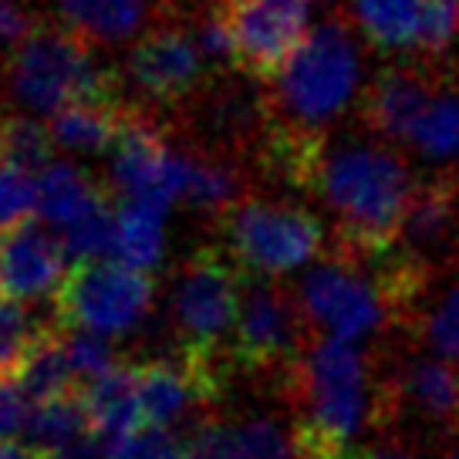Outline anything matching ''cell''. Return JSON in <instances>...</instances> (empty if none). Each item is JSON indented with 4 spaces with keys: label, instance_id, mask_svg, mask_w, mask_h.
Here are the masks:
<instances>
[{
    "label": "cell",
    "instance_id": "1",
    "mask_svg": "<svg viewBox=\"0 0 459 459\" xmlns=\"http://www.w3.org/2000/svg\"><path fill=\"white\" fill-rule=\"evenodd\" d=\"M307 459H355L385 436L378 348L317 338L277 385Z\"/></svg>",
    "mask_w": 459,
    "mask_h": 459
},
{
    "label": "cell",
    "instance_id": "2",
    "mask_svg": "<svg viewBox=\"0 0 459 459\" xmlns=\"http://www.w3.org/2000/svg\"><path fill=\"white\" fill-rule=\"evenodd\" d=\"M419 179L385 143L328 145L317 169L315 196L334 213L331 254L348 260L385 257L399 247L402 220Z\"/></svg>",
    "mask_w": 459,
    "mask_h": 459
},
{
    "label": "cell",
    "instance_id": "3",
    "mask_svg": "<svg viewBox=\"0 0 459 459\" xmlns=\"http://www.w3.org/2000/svg\"><path fill=\"white\" fill-rule=\"evenodd\" d=\"M361 82V44L348 11H331L317 24L301 51L271 82V126L273 129L325 139L334 118L351 105Z\"/></svg>",
    "mask_w": 459,
    "mask_h": 459
},
{
    "label": "cell",
    "instance_id": "4",
    "mask_svg": "<svg viewBox=\"0 0 459 459\" xmlns=\"http://www.w3.org/2000/svg\"><path fill=\"white\" fill-rule=\"evenodd\" d=\"M298 301L317 338L382 348L402 331V311L375 260L325 257L304 273Z\"/></svg>",
    "mask_w": 459,
    "mask_h": 459
},
{
    "label": "cell",
    "instance_id": "5",
    "mask_svg": "<svg viewBox=\"0 0 459 459\" xmlns=\"http://www.w3.org/2000/svg\"><path fill=\"white\" fill-rule=\"evenodd\" d=\"M385 436L405 439L422 453H443L459 439V365L422 355L405 342L378 348Z\"/></svg>",
    "mask_w": 459,
    "mask_h": 459
},
{
    "label": "cell",
    "instance_id": "6",
    "mask_svg": "<svg viewBox=\"0 0 459 459\" xmlns=\"http://www.w3.org/2000/svg\"><path fill=\"white\" fill-rule=\"evenodd\" d=\"M7 82L14 99L38 115H51L74 105L122 108V88L95 48L78 41L65 28H38L30 41L11 57Z\"/></svg>",
    "mask_w": 459,
    "mask_h": 459
},
{
    "label": "cell",
    "instance_id": "7",
    "mask_svg": "<svg viewBox=\"0 0 459 459\" xmlns=\"http://www.w3.org/2000/svg\"><path fill=\"white\" fill-rule=\"evenodd\" d=\"M311 342L315 331L304 317L298 294H290L277 277L247 273L240 317L230 348L233 368L250 378H267L277 392V385L304 359Z\"/></svg>",
    "mask_w": 459,
    "mask_h": 459
},
{
    "label": "cell",
    "instance_id": "8",
    "mask_svg": "<svg viewBox=\"0 0 459 459\" xmlns=\"http://www.w3.org/2000/svg\"><path fill=\"white\" fill-rule=\"evenodd\" d=\"M223 250L254 277H281L325 250V227L294 203L244 200L220 216Z\"/></svg>",
    "mask_w": 459,
    "mask_h": 459
},
{
    "label": "cell",
    "instance_id": "9",
    "mask_svg": "<svg viewBox=\"0 0 459 459\" xmlns=\"http://www.w3.org/2000/svg\"><path fill=\"white\" fill-rule=\"evenodd\" d=\"M152 273L132 271L118 260L78 264L55 294V325L91 331L101 338H122L143 325L152 311Z\"/></svg>",
    "mask_w": 459,
    "mask_h": 459
},
{
    "label": "cell",
    "instance_id": "10",
    "mask_svg": "<svg viewBox=\"0 0 459 459\" xmlns=\"http://www.w3.org/2000/svg\"><path fill=\"white\" fill-rule=\"evenodd\" d=\"M315 0H220L237 48V72L250 82H277L307 41Z\"/></svg>",
    "mask_w": 459,
    "mask_h": 459
},
{
    "label": "cell",
    "instance_id": "11",
    "mask_svg": "<svg viewBox=\"0 0 459 459\" xmlns=\"http://www.w3.org/2000/svg\"><path fill=\"white\" fill-rule=\"evenodd\" d=\"M449 72L429 61H392L382 65L359 99V122L378 143H405L443 91Z\"/></svg>",
    "mask_w": 459,
    "mask_h": 459
},
{
    "label": "cell",
    "instance_id": "12",
    "mask_svg": "<svg viewBox=\"0 0 459 459\" xmlns=\"http://www.w3.org/2000/svg\"><path fill=\"white\" fill-rule=\"evenodd\" d=\"M126 78L149 105L176 108L203 88L206 61L189 30L162 24V28L145 30L129 48Z\"/></svg>",
    "mask_w": 459,
    "mask_h": 459
},
{
    "label": "cell",
    "instance_id": "13",
    "mask_svg": "<svg viewBox=\"0 0 459 459\" xmlns=\"http://www.w3.org/2000/svg\"><path fill=\"white\" fill-rule=\"evenodd\" d=\"M68 271L61 237L38 216L0 237V294L7 301L21 304L57 294Z\"/></svg>",
    "mask_w": 459,
    "mask_h": 459
},
{
    "label": "cell",
    "instance_id": "14",
    "mask_svg": "<svg viewBox=\"0 0 459 459\" xmlns=\"http://www.w3.org/2000/svg\"><path fill=\"white\" fill-rule=\"evenodd\" d=\"M399 342L419 348L422 355L459 365V267L432 277L429 290L419 298L399 331Z\"/></svg>",
    "mask_w": 459,
    "mask_h": 459
},
{
    "label": "cell",
    "instance_id": "15",
    "mask_svg": "<svg viewBox=\"0 0 459 459\" xmlns=\"http://www.w3.org/2000/svg\"><path fill=\"white\" fill-rule=\"evenodd\" d=\"M152 14L156 0H57L61 28L91 48L139 41Z\"/></svg>",
    "mask_w": 459,
    "mask_h": 459
},
{
    "label": "cell",
    "instance_id": "16",
    "mask_svg": "<svg viewBox=\"0 0 459 459\" xmlns=\"http://www.w3.org/2000/svg\"><path fill=\"white\" fill-rule=\"evenodd\" d=\"M11 378L24 392L30 409L82 392L72 365H68V355H65V342H61V328L57 325H44L38 331V338H34V344L28 348V355H24V361L17 365V372Z\"/></svg>",
    "mask_w": 459,
    "mask_h": 459
},
{
    "label": "cell",
    "instance_id": "17",
    "mask_svg": "<svg viewBox=\"0 0 459 459\" xmlns=\"http://www.w3.org/2000/svg\"><path fill=\"white\" fill-rule=\"evenodd\" d=\"M426 0H351V21L378 51H419Z\"/></svg>",
    "mask_w": 459,
    "mask_h": 459
},
{
    "label": "cell",
    "instance_id": "18",
    "mask_svg": "<svg viewBox=\"0 0 459 459\" xmlns=\"http://www.w3.org/2000/svg\"><path fill=\"white\" fill-rule=\"evenodd\" d=\"M105 189L95 186V179L82 166L55 162L51 169L38 176V220L48 227L65 230L99 200Z\"/></svg>",
    "mask_w": 459,
    "mask_h": 459
},
{
    "label": "cell",
    "instance_id": "19",
    "mask_svg": "<svg viewBox=\"0 0 459 459\" xmlns=\"http://www.w3.org/2000/svg\"><path fill=\"white\" fill-rule=\"evenodd\" d=\"M68 267L78 264H95V260H115L118 247V203H112L108 193L88 206L85 213L65 230H57Z\"/></svg>",
    "mask_w": 459,
    "mask_h": 459
},
{
    "label": "cell",
    "instance_id": "20",
    "mask_svg": "<svg viewBox=\"0 0 459 459\" xmlns=\"http://www.w3.org/2000/svg\"><path fill=\"white\" fill-rule=\"evenodd\" d=\"M91 429H95V422L88 416V405L82 399V392H78V395H68V399H57L30 409L24 436H28L30 449H38L48 459H55L61 449L78 443Z\"/></svg>",
    "mask_w": 459,
    "mask_h": 459
},
{
    "label": "cell",
    "instance_id": "21",
    "mask_svg": "<svg viewBox=\"0 0 459 459\" xmlns=\"http://www.w3.org/2000/svg\"><path fill=\"white\" fill-rule=\"evenodd\" d=\"M166 213L135 200H118V247L115 260L132 271L149 273L162 260L166 247V230H162Z\"/></svg>",
    "mask_w": 459,
    "mask_h": 459
},
{
    "label": "cell",
    "instance_id": "22",
    "mask_svg": "<svg viewBox=\"0 0 459 459\" xmlns=\"http://www.w3.org/2000/svg\"><path fill=\"white\" fill-rule=\"evenodd\" d=\"M409 145L429 162H459V78L453 72L419 118Z\"/></svg>",
    "mask_w": 459,
    "mask_h": 459
},
{
    "label": "cell",
    "instance_id": "23",
    "mask_svg": "<svg viewBox=\"0 0 459 459\" xmlns=\"http://www.w3.org/2000/svg\"><path fill=\"white\" fill-rule=\"evenodd\" d=\"M126 108H95V105H74L57 112L48 129L57 149L68 152H105L115 145L118 126H122Z\"/></svg>",
    "mask_w": 459,
    "mask_h": 459
},
{
    "label": "cell",
    "instance_id": "24",
    "mask_svg": "<svg viewBox=\"0 0 459 459\" xmlns=\"http://www.w3.org/2000/svg\"><path fill=\"white\" fill-rule=\"evenodd\" d=\"M186 156H189V176H186V189H183V200H186L189 210L223 216L237 203L250 200V196H244L247 186L244 179H240V172L233 169V166L206 156H193V152H186Z\"/></svg>",
    "mask_w": 459,
    "mask_h": 459
},
{
    "label": "cell",
    "instance_id": "25",
    "mask_svg": "<svg viewBox=\"0 0 459 459\" xmlns=\"http://www.w3.org/2000/svg\"><path fill=\"white\" fill-rule=\"evenodd\" d=\"M55 139L51 129L30 115H7L0 118V166L28 176H41L55 166Z\"/></svg>",
    "mask_w": 459,
    "mask_h": 459
},
{
    "label": "cell",
    "instance_id": "26",
    "mask_svg": "<svg viewBox=\"0 0 459 459\" xmlns=\"http://www.w3.org/2000/svg\"><path fill=\"white\" fill-rule=\"evenodd\" d=\"M240 453L244 459H307L301 453V443L294 436L290 419L281 416H247L237 426Z\"/></svg>",
    "mask_w": 459,
    "mask_h": 459
},
{
    "label": "cell",
    "instance_id": "27",
    "mask_svg": "<svg viewBox=\"0 0 459 459\" xmlns=\"http://www.w3.org/2000/svg\"><path fill=\"white\" fill-rule=\"evenodd\" d=\"M61 342H65V355H68V365H72L78 385H88L101 375H108L112 368H118L122 361L115 355V344L101 334H91V331H78V328H61Z\"/></svg>",
    "mask_w": 459,
    "mask_h": 459
},
{
    "label": "cell",
    "instance_id": "28",
    "mask_svg": "<svg viewBox=\"0 0 459 459\" xmlns=\"http://www.w3.org/2000/svg\"><path fill=\"white\" fill-rule=\"evenodd\" d=\"M179 443H183V449L193 459H244L237 426H230L227 419H220L216 412L186 426L183 436H179Z\"/></svg>",
    "mask_w": 459,
    "mask_h": 459
},
{
    "label": "cell",
    "instance_id": "29",
    "mask_svg": "<svg viewBox=\"0 0 459 459\" xmlns=\"http://www.w3.org/2000/svg\"><path fill=\"white\" fill-rule=\"evenodd\" d=\"M459 38V0H426L422 7V30H419V61L436 65L449 55Z\"/></svg>",
    "mask_w": 459,
    "mask_h": 459
},
{
    "label": "cell",
    "instance_id": "30",
    "mask_svg": "<svg viewBox=\"0 0 459 459\" xmlns=\"http://www.w3.org/2000/svg\"><path fill=\"white\" fill-rule=\"evenodd\" d=\"M41 328L44 325H34V317L17 301L0 298V375L17 372V365L24 361Z\"/></svg>",
    "mask_w": 459,
    "mask_h": 459
},
{
    "label": "cell",
    "instance_id": "31",
    "mask_svg": "<svg viewBox=\"0 0 459 459\" xmlns=\"http://www.w3.org/2000/svg\"><path fill=\"white\" fill-rule=\"evenodd\" d=\"M38 216V176L0 166V237Z\"/></svg>",
    "mask_w": 459,
    "mask_h": 459
},
{
    "label": "cell",
    "instance_id": "32",
    "mask_svg": "<svg viewBox=\"0 0 459 459\" xmlns=\"http://www.w3.org/2000/svg\"><path fill=\"white\" fill-rule=\"evenodd\" d=\"M183 456V443L172 429H156L145 426L126 443H118L108 453V459H179Z\"/></svg>",
    "mask_w": 459,
    "mask_h": 459
},
{
    "label": "cell",
    "instance_id": "33",
    "mask_svg": "<svg viewBox=\"0 0 459 459\" xmlns=\"http://www.w3.org/2000/svg\"><path fill=\"white\" fill-rule=\"evenodd\" d=\"M34 30H38L34 17L17 0H0V55L14 57L30 41Z\"/></svg>",
    "mask_w": 459,
    "mask_h": 459
},
{
    "label": "cell",
    "instance_id": "34",
    "mask_svg": "<svg viewBox=\"0 0 459 459\" xmlns=\"http://www.w3.org/2000/svg\"><path fill=\"white\" fill-rule=\"evenodd\" d=\"M30 402L17 388L11 375H0V443H11V436L28 426Z\"/></svg>",
    "mask_w": 459,
    "mask_h": 459
},
{
    "label": "cell",
    "instance_id": "35",
    "mask_svg": "<svg viewBox=\"0 0 459 459\" xmlns=\"http://www.w3.org/2000/svg\"><path fill=\"white\" fill-rule=\"evenodd\" d=\"M355 459H422V449H416L405 439H395V436H382V439L368 443L365 449H359Z\"/></svg>",
    "mask_w": 459,
    "mask_h": 459
},
{
    "label": "cell",
    "instance_id": "36",
    "mask_svg": "<svg viewBox=\"0 0 459 459\" xmlns=\"http://www.w3.org/2000/svg\"><path fill=\"white\" fill-rule=\"evenodd\" d=\"M0 459H48L44 453H38V449H30L28 443H0Z\"/></svg>",
    "mask_w": 459,
    "mask_h": 459
},
{
    "label": "cell",
    "instance_id": "37",
    "mask_svg": "<svg viewBox=\"0 0 459 459\" xmlns=\"http://www.w3.org/2000/svg\"><path fill=\"white\" fill-rule=\"evenodd\" d=\"M436 459H459V439H456L453 446H446V449H443V453H439Z\"/></svg>",
    "mask_w": 459,
    "mask_h": 459
},
{
    "label": "cell",
    "instance_id": "38",
    "mask_svg": "<svg viewBox=\"0 0 459 459\" xmlns=\"http://www.w3.org/2000/svg\"><path fill=\"white\" fill-rule=\"evenodd\" d=\"M0 298H4V294H0Z\"/></svg>",
    "mask_w": 459,
    "mask_h": 459
}]
</instances>
